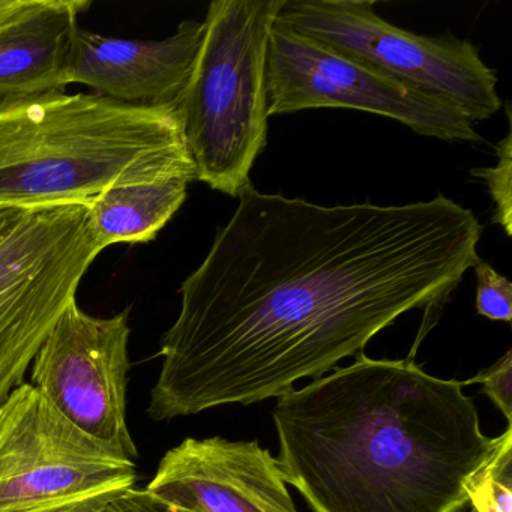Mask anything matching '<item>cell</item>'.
I'll list each match as a JSON object with an SVG mask.
<instances>
[{
    "label": "cell",
    "mask_w": 512,
    "mask_h": 512,
    "mask_svg": "<svg viewBox=\"0 0 512 512\" xmlns=\"http://www.w3.org/2000/svg\"><path fill=\"white\" fill-rule=\"evenodd\" d=\"M161 338L148 415L280 397L364 353L412 310L439 313L475 268L482 226L443 194L322 206L247 185Z\"/></svg>",
    "instance_id": "1"
},
{
    "label": "cell",
    "mask_w": 512,
    "mask_h": 512,
    "mask_svg": "<svg viewBox=\"0 0 512 512\" xmlns=\"http://www.w3.org/2000/svg\"><path fill=\"white\" fill-rule=\"evenodd\" d=\"M464 382L362 353L278 397L284 481L314 512H461L496 451Z\"/></svg>",
    "instance_id": "2"
},
{
    "label": "cell",
    "mask_w": 512,
    "mask_h": 512,
    "mask_svg": "<svg viewBox=\"0 0 512 512\" xmlns=\"http://www.w3.org/2000/svg\"><path fill=\"white\" fill-rule=\"evenodd\" d=\"M176 178L196 181L175 107L65 91L0 100V206L89 205L118 185Z\"/></svg>",
    "instance_id": "3"
},
{
    "label": "cell",
    "mask_w": 512,
    "mask_h": 512,
    "mask_svg": "<svg viewBox=\"0 0 512 512\" xmlns=\"http://www.w3.org/2000/svg\"><path fill=\"white\" fill-rule=\"evenodd\" d=\"M286 0H217L178 106L196 181L238 197L266 145V64Z\"/></svg>",
    "instance_id": "4"
},
{
    "label": "cell",
    "mask_w": 512,
    "mask_h": 512,
    "mask_svg": "<svg viewBox=\"0 0 512 512\" xmlns=\"http://www.w3.org/2000/svg\"><path fill=\"white\" fill-rule=\"evenodd\" d=\"M101 253L86 205L0 206V403L25 382Z\"/></svg>",
    "instance_id": "5"
},
{
    "label": "cell",
    "mask_w": 512,
    "mask_h": 512,
    "mask_svg": "<svg viewBox=\"0 0 512 512\" xmlns=\"http://www.w3.org/2000/svg\"><path fill=\"white\" fill-rule=\"evenodd\" d=\"M137 464L23 382L0 403V512H94L136 487Z\"/></svg>",
    "instance_id": "6"
},
{
    "label": "cell",
    "mask_w": 512,
    "mask_h": 512,
    "mask_svg": "<svg viewBox=\"0 0 512 512\" xmlns=\"http://www.w3.org/2000/svg\"><path fill=\"white\" fill-rule=\"evenodd\" d=\"M374 7L371 0H286L277 22L451 104L472 124L499 112L496 71L470 41L403 31L377 16Z\"/></svg>",
    "instance_id": "7"
},
{
    "label": "cell",
    "mask_w": 512,
    "mask_h": 512,
    "mask_svg": "<svg viewBox=\"0 0 512 512\" xmlns=\"http://www.w3.org/2000/svg\"><path fill=\"white\" fill-rule=\"evenodd\" d=\"M268 115L352 109L394 119L413 133L445 142H481L451 104L407 88L275 20L266 64Z\"/></svg>",
    "instance_id": "8"
},
{
    "label": "cell",
    "mask_w": 512,
    "mask_h": 512,
    "mask_svg": "<svg viewBox=\"0 0 512 512\" xmlns=\"http://www.w3.org/2000/svg\"><path fill=\"white\" fill-rule=\"evenodd\" d=\"M130 308L95 317L71 302L31 364V383L79 430L136 461L127 421Z\"/></svg>",
    "instance_id": "9"
},
{
    "label": "cell",
    "mask_w": 512,
    "mask_h": 512,
    "mask_svg": "<svg viewBox=\"0 0 512 512\" xmlns=\"http://www.w3.org/2000/svg\"><path fill=\"white\" fill-rule=\"evenodd\" d=\"M286 484L256 440L188 437L164 454L146 491L191 512H298Z\"/></svg>",
    "instance_id": "10"
},
{
    "label": "cell",
    "mask_w": 512,
    "mask_h": 512,
    "mask_svg": "<svg viewBox=\"0 0 512 512\" xmlns=\"http://www.w3.org/2000/svg\"><path fill=\"white\" fill-rule=\"evenodd\" d=\"M203 34L205 25L194 20L182 22L175 35L161 41L104 37L79 28L71 83L130 106L178 109Z\"/></svg>",
    "instance_id": "11"
},
{
    "label": "cell",
    "mask_w": 512,
    "mask_h": 512,
    "mask_svg": "<svg viewBox=\"0 0 512 512\" xmlns=\"http://www.w3.org/2000/svg\"><path fill=\"white\" fill-rule=\"evenodd\" d=\"M91 0H43L0 31V100L65 91L73 77L80 14Z\"/></svg>",
    "instance_id": "12"
},
{
    "label": "cell",
    "mask_w": 512,
    "mask_h": 512,
    "mask_svg": "<svg viewBox=\"0 0 512 512\" xmlns=\"http://www.w3.org/2000/svg\"><path fill=\"white\" fill-rule=\"evenodd\" d=\"M188 185L187 179H164L118 185L101 193L86 205L100 250L154 241L184 205Z\"/></svg>",
    "instance_id": "13"
},
{
    "label": "cell",
    "mask_w": 512,
    "mask_h": 512,
    "mask_svg": "<svg viewBox=\"0 0 512 512\" xmlns=\"http://www.w3.org/2000/svg\"><path fill=\"white\" fill-rule=\"evenodd\" d=\"M467 496L475 512H512V425L500 434L496 451L473 476Z\"/></svg>",
    "instance_id": "14"
},
{
    "label": "cell",
    "mask_w": 512,
    "mask_h": 512,
    "mask_svg": "<svg viewBox=\"0 0 512 512\" xmlns=\"http://www.w3.org/2000/svg\"><path fill=\"white\" fill-rule=\"evenodd\" d=\"M470 175L485 181L496 205L493 223L502 227L506 236L512 235V134L497 145L496 166L473 169Z\"/></svg>",
    "instance_id": "15"
},
{
    "label": "cell",
    "mask_w": 512,
    "mask_h": 512,
    "mask_svg": "<svg viewBox=\"0 0 512 512\" xmlns=\"http://www.w3.org/2000/svg\"><path fill=\"white\" fill-rule=\"evenodd\" d=\"M476 313L496 322L511 323L512 284L484 260L475 266Z\"/></svg>",
    "instance_id": "16"
},
{
    "label": "cell",
    "mask_w": 512,
    "mask_h": 512,
    "mask_svg": "<svg viewBox=\"0 0 512 512\" xmlns=\"http://www.w3.org/2000/svg\"><path fill=\"white\" fill-rule=\"evenodd\" d=\"M472 383L482 386V394L488 395L503 413L508 425H512V350H508L496 364L464 382V386Z\"/></svg>",
    "instance_id": "17"
},
{
    "label": "cell",
    "mask_w": 512,
    "mask_h": 512,
    "mask_svg": "<svg viewBox=\"0 0 512 512\" xmlns=\"http://www.w3.org/2000/svg\"><path fill=\"white\" fill-rule=\"evenodd\" d=\"M94 512H191L152 496L146 488L131 487L107 500Z\"/></svg>",
    "instance_id": "18"
},
{
    "label": "cell",
    "mask_w": 512,
    "mask_h": 512,
    "mask_svg": "<svg viewBox=\"0 0 512 512\" xmlns=\"http://www.w3.org/2000/svg\"><path fill=\"white\" fill-rule=\"evenodd\" d=\"M43 0H0V31L37 10Z\"/></svg>",
    "instance_id": "19"
}]
</instances>
